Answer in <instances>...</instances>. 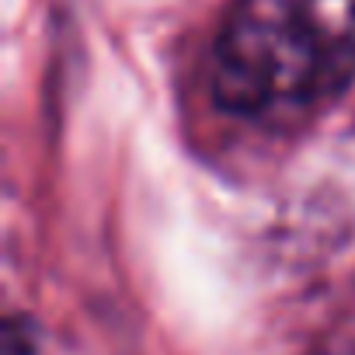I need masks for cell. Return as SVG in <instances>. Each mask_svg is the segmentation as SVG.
<instances>
[{
	"mask_svg": "<svg viewBox=\"0 0 355 355\" xmlns=\"http://www.w3.org/2000/svg\"><path fill=\"white\" fill-rule=\"evenodd\" d=\"M355 80V0H234L213 42V98L251 122L310 115Z\"/></svg>",
	"mask_w": 355,
	"mask_h": 355,
	"instance_id": "6da1fadb",
	"label": "cell"
},
{
	"mask_svg": "<svg viewBox=\"0 0 355 355\" xmlns=\"http://www.w3.org/2000/svg\"><path fill=\"white\" fill-rule=\"evenodd\" d=\"M313 355H355V341H341V345H327Z\"/></svg>",
	"mask_w": 355,
	"mask_h": 355,
	"instance_id": "7a4b0ae2",
	"label": "cell"
}]
</instances>
